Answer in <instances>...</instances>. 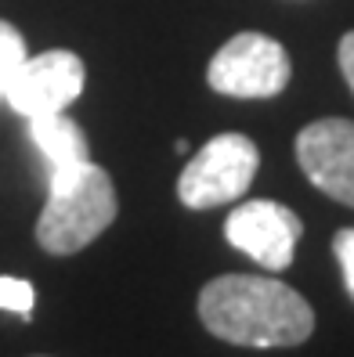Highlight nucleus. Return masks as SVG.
I'll use <instances>...</instances> for the list:
<instances>
[{
  "label": "nucleus",
  "instance_id": "nucleus-6",
  "mask_svg": "<svg viewBox=\"0 0 354 357\" xmlns=\"http://www.w3.org/2000/svg\"><path fill=\"white\" fill-rule=\"evenodd\" d=\"M83 79H87V73H83V61L73 51H44L18 66L4 98L26 119L54 116V112H66L80 98Z\"/></svg>",
  "mask_w": 354,
  "mask_h": 357
},
{
  "label": "nucleus",
  "instance_id": "nucleus-10",
  "mask_svg": "<svg viewBox=\"0 0 354 357\" xmlns=\"http://www.w3.org/2000/svg\"><path fill=\"white\" fill-rule=\"evenodd\" d=\"M33 303H36L33 282L11 278V275L0 278V310H11V314H18V318H29V314H33Z\"/></svg>",
  "mask_w": 354,
  "mask_h": 357
},
{
  "label": "nucleus",
  "instance_id": "nucleus-12",
  "mask_svg": "<svg viewBox=\"0 0 354 357\" xmlns=\"http://www.w3.org/2000/svg\"><path fill=\"white\" fill-rule=\"evenodd\" d=\"M337 58H340V73H344V79H347V87L354 91V33H344Z\"/></svg>",
  "mask_w": 354,
  "mask_h": 357
},
{
  "label": "nucleus",
  "instance_id": "nucleus-2",
  "mask_svg": "<svg viewBox=\"0 0 354 357\" xmlns=\"http://www.w3.org/2000/svg\"><path fill=\"white\" fill-rule=\"evenodd\" d=\"M116 188L98 162H80L69 170H51L47 206L36 220V242L51 257H69L91 245L116 220Z\"/></svg>",
  "mask_w": 354,
  "mask_h": 357
},
{
  "label": "nucleus",
  "instance_id": "nucleus-3",
  "mask_svg": "<svg viewBox=\"0 0 354 357\" xmlns=\"http://www.w3.org/2000/svg\"><path fill=\"white\" fill-rule=\"evenodd\" d=\"M260 152L246 134H217L192 155L177 177V199L189 209L239 202L257 177Z\"/></svg>",
  "mask_w": 354,
  "mask_h": 357
},
{
  "label": "nucleus",
  "instance_id": "nucleus-5",
  "mask_svg": "<svg viewBox=\"0 0 354 357\" xmlns=\"http://www.w3.org/2000/svg\"><path fill=\"white\" fill-rule=\"evenodd\" d=\"M300 217L272 199H249L224 220V238L267 271H286L300 242Z\"/></svg>",
  "mask_w": 354,
  "mask_h": 357
},
{
  "label": "nucleus",
  "instance_id": "nucleus-11",
  "mask_svg": "<svg viewBox=\"0 0 354 357\" xmlns=\"http://www.w3.org/2000/svg\"><path fill=\"white\" fill-rule=\"evenodd\" d=\"M332 253L340 260V271H344V285L354 300V227H344L337 231V238H332Z\"/></svg>",
  "mask_w": 354,
  "mask_h": 357
},
{
  "label": "nucleus",
  "instance_id": "nucleus-4",
  "mask_svg": "<svg viewBox=\"0 0 354 357\" xmlns=\"http://www.w3.org/2000/svg\"><path fill=\"white\" fill-rule=\"evenodd\" d=\"M289 54L264 33H239L214 54L206 79L228 98H275L289 83Z\"/></svg>",
  "mask_w": 354,
  "mask_h": 357
},
{
  "label": "nucleus",
  "instance_id": "nucleus-1",
  "mask_svg": "<svg viewBox=\"0 0 354 357\" xmlns=\"http://www.w3.org/2000/svg\"><path fill=\"white\" fill-rule=\"evenodd\" d=\"M199 318L235 347H297L315 332V310L279 278L221 275L199 292Z\"/></svg>",
  "mask_w": 354,
  "mask_h": 357
},
{
  "label": "nucleus",
  "instance_id": "nucleus-9",
  "mask_svg": "<svg viewBox=\"0 0 354 357\" xmlns=\"http://www.w3.org/2000/svg\"><path fill=\"white\" fill-rule=\"evenodd\" d=\"M26 58H29V51H26L22 33H18L11 22H0V94L8 91L11 76L18 73V66H22Z\"/></svg>",
  "mask_w": 354,
  "mask_h": 357
},
{
  "label": "nucleus",
  "instance_id": "nucleus-8",
  "mask_svg": "<svg viewBox=\"0 0 354 357\" xmlns=\"http://www.w3.org/2000/svg\"><path fill=\"white\" fill-rule=\"evenodd\" d=\"M29 137L40 149V155L47 159L51 170H69V166H80L91 159L87 155V134L66 112L29 119Z\"/></svg>",
  "mask_w": 354,
  "mask_h": 357
},
{
  "label": "nucleus",
  "instance_id": "nucleus-7",
  "mask_svg": "<svg viewBox=\"0 0 354 357\" xmlns=\"http://www.w3.org/2000/svg\"><path fill=\"white\" fill-rule=\"evenodd\" d=\"M297 162L307 181L354 209V123L315 119L297 134Z\"/></svg>",
  "mask_w": 354,
  "mask_h": 357
}]
</instances>
